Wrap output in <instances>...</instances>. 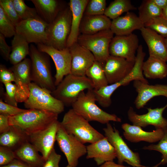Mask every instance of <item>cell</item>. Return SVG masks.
I'll return each mask as SVG.
<instances>
[{
  "label": "cell",
  "mask_w": 167,
  "mask_h": 167,
  "mask_svg": "<svg viewBox=\"0 0 167 167\" xmlns=\"http://www.w3.org/2000/svg\"><path fill=\"white\" fill-rule=\"evenodd\" d=\"M58 115L44 110L29 109L17 115L9 116V124L19 127L29 136L44 129L58 120Z\"/></svg>",
  "instance_id": "obj_1"
},
{
  "label": "cell",
  "mask_w": 167,
  "mask_h": 167,
  "mask_svg": "<svg viewBox=\"0 0 167 167\" xmlns=\"http://www.w3.org/2000/svg\"><path fill=\"white\" fill-rule=\"evenodd\" d=\"M93 89L82 92L71 105L72 109L88 122L96 121L103 124L110 121L121 122V119L115 114L108 113L96 104V100Z\"/></svg>",
  "instance_id": "obj_2"
},
{
  "label": "cell",
  "mask_w": 167,
  "mask_h": 167,
  "mask_svg": "<svg viewBox=\"0 0 167 167\" xmlns=\"http://www.w3.org/2000/svg\"><path fill=\"white\" fill-rule=\"evenodd\" d=\"M137 51L134 66L129 74L117 82L108 84L97 90L93 89L96 101L102 107L107 108L110 106L112 103L111 96L119 87L126 86L131 82L136 80L149 83L143 73L142 66L146 54L141 45L139 46Z\"/></svg>",
  "instance_id": "obj_3"
},
{
  "label": "cell",
  "mask_w": 167,
  "mask_h": 167,
  "mask_svg": "<svg viewBox=\"0 0 167 167\" xmlns=\"http://www.w3.org/2000/svg\"><path fill=\"white\" fill-rule=\"evenodd\" d=\"M60 124L67 133L84 144L93 143L105 137L72 109L65 113Z\"/></svg>",
  "instance_id": "obj_4"
},
{
  "label": "cell",
  "mask_w": 167,
  "mask_h": 167,
  "mask_svg": "<svg viewBox=\"0 0 167 167\" xmlns=\"http://www.w3.org/2000/svg\"><path fill=\"white\" fill-rule=\"evenodd\" d=\"M56 87L52 95L67 106H71L82 92L93 89L92 82L87 76L71 74L65 76Z\"/></svg>",
  "instance_id": "obj_5"
},
{
  "label": "cell",
  "mask_w": 167,
  "mask_h": 167,
  "mask_svg": "<svg viewBox=\"0 0 167 167\" xmlns=\"http://www.w3.org/2000/svg\"><path fill=\"white\" fill-rule=\"evenodd\" d=\"M29 47L32 81L41 88L53 91L56 86L48 56L33 45Z\"/></svg>",
  "instance_id": "obj_6"
},
{
  "label": "cell",
  "mask_w": 167,
  "mask_h": 167,
  "mask_svg": "<svg viewBox=\"0 0 167 167\" xmlns=\"http://www.w3.org/2000/svg\"><path fill=\"white\" fill-rule=\"evenodd\" d=\"M72 14L69 6L63 8L49 24L46 45L59 50L66 47L71 28Z\"/></svg>",
  "instance_id": "obj_7"
},
{
  "label": "cell",
  "mask_w": 167,
  "mask_h": 167,
  "mask_svg": "<svg viewBox=\"0 0 167 167\" xmlns=\"http://www.w3.org/2000/svg\"><path fill=\"white\" fill-rule=\"evenodd\" d=\"M29 88V96L24 103L26 108L44 110L58 114L64 111V105L52 95L51 91L33 82L30 84Z\"/></svg>",
  "instance_id": "obj_8"
},
{
  "label": "cell",
  "mask_w": 167,
  "mask_h": 167,
  "mask_svg": "<svg viewBox=\"0 0 167 167\" xmlns=\"http://www.w3.org/2000/svg\"><path fill=\"white\" fill-rule=\"evenodd\" d=\"M114 34L110 29L92 35H79L77 42L89 50L95 61L103 65L110 55L109 48Z\"/></svg>",
  "instance_id": "obj_9"
},
{
  "label": "cell",
  "mask_w": 167,
  "mask_h": 167,
  "mask_svg": "<svg viewBox=\"0 0 167 167\" xmlns=\"http://www.w3.org/2000/svg\"><path fill=\"white\" fill-rule=\"evenodd\" d=\"M105 136L114 148L118 164L124 162L134 167H142L138 153L132 151L120 135L119 131L109 123L103 129Z\"/></svg>",
  "instance_id": "obj_10"
},
{
  "label": "cell",
  "mask_w": 167,
  "mask_h": 167,
  "mask_svg": "<svg viewBox=\"0 0 167 167\" xmlns=\"http://www.w3.org/2000/svg\"><path fill=\"white\" fill-rule=\"evenodd\" d=\"M56 141L67 159L68 165L76 167L79 159L87 154V147L73 135L67 133L60 122L56 135Z\"/></svg>",
  "instance_id": "obj_11"
},
{
  "label": "cell",
  "mask_w": 167,
  "mask_h": 167,
  "mask_svg": "<svg viewBox=\"0 0 167 167\" xmlns=\"http://www.w3.org/2000/svg\"><path fill=\"white\" fill-rule=\"evenodd\" d=\"M49 25L40 17L22 20L15 26L16 32L29 44H46Z\"/></svg>",
  "instance_id": "obj_12"
},
{
  "label": "cell",
  "mask_w": 167,
  "mask_h": 167,
  "mask_svg": "<svg viewBox=\"0 0 167 167\" xmlns=\"http://www.w3.org/2000/svg\"><path fill=\"white\" fill-rule=\"evenodd\" d=\"M37 48L41 52L49 56L53 60L56 70L54 84L57 86L65 76L71 73L72 58L69 48L59 50L44 44H39Z\"/></svg>",
  "instance_id": "obj_13"
},
{
  "label": "cell",
  "mask_w": 167,
  "mask_h": 167,
  "mask_svg": "<svg viewBox=\"0 0 167 167\" xmlns=\"http://www.w3.org/2000/svg\"><path fill=\"white\" fill-rule=\"evenodd\" d=\"M31 66L30 59L25 58L10 68L15 76L16 98L18 103L25 102L29 96V85L32 81Z\"/></svg>",
  "instance_id": "obj_14"
},
{
  "label": "cell",
  "mask_w": 167,
  "mask_h": 167,
  "mask_svg": "<svg viewBox=\"0 0 167 167\" xmlns=\"http://www.w3.org/2000/svg\"><path fill=\"white\" fill-rule=\"evenodd\" d=\"M137 36L134 33L124 36H115L110 43V55L135 62V52L139 46Z\"/></svg>",
  "instance_id": "obj_15"
},
{
  "label": "cell",
  "mask_w": 167,
  "mask_h": 167,
  "mask_svg": "<svg viewBox=\"0 0 167 167\" xmlns=\"http://www.w3.org/2000/svg\"><path fill=\"white\" fill-rule=\"evenodd\" d=\"M167 108V103L164 107L152 109L147 108L145 114H137L134 109L130 107L127 112L128 119L133 125L145 127L149 125L154 126L157 129L164 130L167 128V119L163 117V113Z\"/></svg>",
  "instance_id": "obj_16"
},
{
  "label": "cell",
  "mask_w": 167,
  "mask_h": 167,
  "mask_svg": "<svg viewBox=\"0 0 167 167\" xmlns=\"http://www.w3.org/2000/svg\"><path fill=\"white\" fill-rule=\"evenodd\" d=\"M60 122L56 120L44 129L29 136V141L41 153L45 161L54 148Z\"/></svg>",
  "instance_id": "obj_17"
},
{
  "label": "cell",
  "mask_w": 167,
  "mask_h": 167,
  "mask_svg": "<svg viewBox=\"0 0 167 167\" xmlns=\"http://www.w3.org/2000/svg\"><path fill=\"white\" fill-rule=\"evenodd\" d=\"M135 62L123 58L110 55L103 65L109 84L117 82L129 74Z\"/></svg>",
  "instance_id": "obj_18"
},
{
  "label": "cell",
  "mask_w": 167,
  "mask_h": 167,
  "mask_svg": "<svg viewBox=\"0 0 167 167\" xmlns=\"http://www.w3.org/2000/svg\"><path fill=\"white\" fill-rule=\"evenodd\" d=\"M69 48L72 58L71 74L85 76L87 70L95 61L93 55L77 42Z\"/></svg>",
  "instance_id": "obj_19"
},
{
  "label": "cell",
  "mask_w": 167,
  "mask_h": 167,
  "mask_svg": "<svg viewBox=\"0 0 167 167\" xmlns=\"http://www.w3.org/2000/svg\"><path fill=\"white\" fill-rule=\"evenodd\" d=\"M133 86L137 95L134 101L137 109L143 108L148 101L153 97L159 96L167 98V85H149L139 80L133 81Z\"/></svg>",
  "instance_id": "obj_20"
},
{
  "label": "cell",
  "mask_w": 167,
  "mask_h": 167,
  "mask_svg": "<svg viewBox=\"0 0 167 167\" xmlns=\"http://www.w3.org/2000/svg\"><path fill=\"white\" fill-rule=\"evenodd\" d=\"M86 147V158L93 159L98 165L107 161H113L116 158L114 148L105 136Z\"/></svg>",
  "instance_id": "obj_21"
},
{
  "label": "cell",
  "mask_w": 167,
  "mask_h": 167,
  "mask_svg": "<svg viewBox=\"0 0 167 167\" xmlns=\"http://www.w3.org/2000/svg\"><path fill=\"white\" fill-rule=\"evenodd\" d=\"M140 30L148 46L149 56L167 62L165 38L154 31L144 27Z\"/></svg>",
  "instance_id": "obj_22"
},
{
  "label": "cell",
  "mask_w": 167,
  "mask_h": 167,
  "mask_svg": "<svg viewBox=\"0 0 167 167\" xmlns=\"http://www.w3.org/2000/svg\"><path fill=\"white\" fill-rule=\"evenodd\" d=\"M123 135L127 140L133 143L144 141L150 143L159 141L164 134V130L157 129L151 132L143 130L141 127L125 123L122 125Z\"/></svg>",
  "instance_id": "obj_23"
},
{
  "label": "cell",
  "mask_w": 167,
  "mask_h": 167,
  "mask_svg": "<svg viewBox=\"0 0 167 167\" xmlns=\"http://www.w3.org/2000/svg\"><path fill=\"white\" fill-rule=\"evenodd\" d=\"M144 27L135 13L128 12L124 16H120L111 21L110 29L116 36L129 35L135 30H139Z\"/></svg>",
  "instance_id": "obj_24"
},
{
  "label": "cell",
  "mask_w": 167,
  "mask_h": 167,
  "mask_svg": "<svg viewBox=\"0 0 167 167\" xmlns=\"http://www.w3.org/2000/svg\"><path fill=\"white\" fill-rule=\"evenodd\" d=\"M88 1L89 0L70 1L69 7L71 12L72 20L71 32L66 43L67 47L77 42L80 24Z\"/></svg>",
  "instance_id": "obj_25"
},
{
  "label": "cell",
  "mask_w": 167,
  "mask_h": 167,
  "mask_svg": "<svg viewBox=\"0 0 167 167\" xmlns=\"http://www.w3.org/2000/svg\"><path fill=\"white\" fill-rule=\"evenodd\" d=\"M111 21L105 15H84L80 27L79 33L92 35L110 29Z\"/></svg>",
  "instance_id": "obj_26"
},
{
  "label": "cell",
  "mask_w": 167,
  "mask_h": 167,
  "mask_svg": "<svg viewBox=\"0 0 167 167\" xmlns=\"http://www.w3.org/2000/svg\"><path fill=\"white\" fill-rule=\"evenodd\" d=\"M14 152L16 158L33 167H42L45 163L42 156L29 141L24 143Z\"/></svg>",
  "instance_id": "obj_27"
},
{
  "label": "cell",
  "mask_w": 167,
  "mask_h": 167,
  "mask_svg": "<svg viewBox=\"0 0 167 167\" xmlns=\"http://www.w3.org/2000/svg\"><path fill=\"white\" fill-rule=\"evenodd\" d=\"M29 141V136L19 127L10 126L0 135V145L14 151L24 143Z\"/></svg>",
  "instance_id": "obj_28"
},
{
  "label": "cell",
  "mask_w": 167,
  "mask_h": 167,
  "mask_svg": "<svg viewBox=\"0 0 167 167\" xmlns=\"http://www.w3.org/2000/svg\"><path fill=\"white\" fill-rule=\"evenodd\" d=\"M39 16L48 23H51L63 9L56 0H31Z\"/></svg>",
  "instance_id": "obj_29"
},
{
  "label": "cell",
  "mask_w": 167,
  "mask_h": 167,
  "mask_svg": "<svg viewBox=\"0 0 167 167\" xmlns=\"http://www.w3.org/2000/svg\"><path fill=\"white\" fill-rule=\"evenodd\" d=\"M144 76L149 79H163L167 76V64L161 60L149 56L142 66Z\"/></svg>",
  "instance_id": "obj_30"
},
{
  "label": "cell",
  "mask_w": 167,
  "mask_h": 167,
  "mask_svg": "<svg viewBox=\"0 0 167 167\" xmlns=\"http://www.w3.org/2000/svg\"><path fill=\"white\" fill-rule=\"evenodd\" d=\"M29 43L22 36L16 33L11 41V51L9 61L13 65L23 60L30 53Z\"/></svg>",
  "instance_id": "obj_31"
},
{
  "label": "cell",
  "mask_w": 167,
  "mask_h": 167,
  "mask_svg": "<svg viewBox=\"0 0 167 167\" xmlns=\"http://www.w3.org/2000/svg\"><path fill=\"white\" fill-rule=\"evenodd\" d=\"M86 76L92 82L94 90H98L109 84L103 65L96 61L87 70Z\"/></svg>",
  "instance_id": "obj_32"
},
{
  "label": "cell",
  "mask_w": 167,
  "mask_h": 167,
  "mask_svg": "<svg viewBox=\"0 0 167 167\" xmlns=\"http://www.w3.org/2000/svg\"><path fill=\"white\" fill-rule=\"evenodd\" d=\"M136 9L129 0H115L106 8L104 15L113 20L124 12Z\"/></svg>",
  "instance_id": "obj_33"
},
{
  "label": "cell",
  "mask_w": 167,
  "mask_h": 167,
  "mask_svg": "<svg viewBox=\"0 0 167 167\" xmlns=\"http://www.w3.org/2000/svg\"><path fill=\"white\" fill-rule=\"evenodd\" d=\"M138 10V17L144 25L154 18L161 16L162 10L155 5L151 0L143 1Z\"/></svg>",
  "instance_id": "obj_34"
},
{
  "label": "cell",
  "mask_w": 167,
  "mask_h": 167,
  "mask_svg": "<svg viewBox=\"0 0 167 167\" xmlns=\"http://www.w3.org/2000/svg\"><path fill=\"white\" fill-rule=\"evenodd\" d=\"M15 10L22 20L40 17L35 8L27 6L23 0H12Z\"/></svg>",
  "instance_id": "obj_35"
},
{
  "label": "cell",
  "mask_w": 167,
  "mask_h": 167,
  "mask_svg": "<svg viewBox=\"0 0 167 167\" xmlns=\"http://www.w3.org/2000/svg\"><path fill=\"white\" fill-rule=\"evenodd\" d=\"M0 32L5 37H11L16 34L15 27L0 6Z\"/></svg>",
  "instance_id": "obj_36"
},
{
  "label": "cell",
  "mask_w": 167,
  "mask_h": 167,
  "mask_svg": "<svg viewBox=\"0 0 167 167\" xmlns=\"http://www.w3.org/2000/svg\"><path fill=\"white\" fill-rule=\"evenodd\" d=\"M165 38H167V19L162 16L154 18L144 24Z\"/></svg>",
  "instance_id": "obj_37"
},
{
  "label": "cell",
  "mask_w": 167,
  "mask_h": 167,
  "mask_svg": "<svg viewBox=\"0 0 167 167\" xmlns=\"http://www.w3.org/2000/svg\"><path fill=\"white\" fill-rule=\"evenodd\" d=\"M105 0H90L87 5L84 14L88 15H104L106 9Z\"/></svg>",
  "instance_id": "obj_38"
},
{
  "label": "cell",
  "mask_w": 167,
  "mask_h": 167,
  "mask_svg": "<svg viewBox=\"0 0 167 167\" xmlns=\"http://www.w3.org/2000/svg\"><path fill=\"white\" fill-rule=\"evenodd\" d=\"M164 131V135L158 144H151L143 148V149L155 150L161 152L162 154V159L161 161L162 164L167 163V128Z\"/></svg>",
  "instance_id": "obj_39"
},
{
  "label": "cell",
  "mask_w": 167,
  "mask_h": 167,
  "mask_svg": "<svg viewBox=\"0 0 167 167\" xmlns=\"http://www.w3.org/2000/svg\"><path fill=\"white\" fill-rule=\"evenodd\" d=\"M0 6L15 27L22 20L15 10L12 0H0Z\"/></svg>",
  "instance_id": "obj_40"
},
{
  "label": "cell",
  "mask_w": 167,
  "mask_h": 167,
  "mask_svg": "<svg viewBox=\"0 0 167 167\" xmlns=\"http://www.w3.org/2000/svg\"><path fill=\"white\" fill-rule=\"evenodd\" d=\"M6 92L3 93L5 102L10 105L17 107L16 98V87L15 84L8 83L4 84Z\"/></svg>",
  "instance_id": "obj_41"
},
{
  "label": "cell",
  "mask_w": 167,
  "mask_h": 167,
  "mask_svg": "<svg viewBox=\"0 0 167 167\" xmlns=\"http://www.w3.org/2000/svg\"><path fill=\"white\" fill-rule=\"evenodd\" d=\"M28 109H23L15 106L3 102L0 100V114H5L9 116H13L24 112Z\"/></svg>",
  "instance_id": "obj_42"
},
{
  "label": "cell",
  "mask_w": 167,
  "mask_h": 167,
  "mask_svg": "<svg viewBox=\"0 0 167 167\" xmlns=\"http://www.w3.org/2000/svg\"><path fill=\"white\" fill-rule=\"evenodd\" d=\"M16 158L15 152L9 148L0 146V166L8 165Z\"/></svg>",
  "instance_id": "obj_43"
},
{
  "label": "cell",
  "mask_w": 167,
  "mask_h": 167,
  "mask_svg": "<svg viewBox=\"0 0 167 167\" xmlns=\"http://www.w3.org/2000/svg\"><path fill=\"white\" fill-rule=\"evenodd\" d=\"M0 80L4 84L12 83L15 80L14 75L12 71L2 64L0 66Z\"/></svg>",
  "instance_id": "obj_44"
},
{
  "label": "cell",
  "mask_w": 167,
  "mask_h": 167,
  "mask_svg": "<svg viewBox=\"0 0 167 167\" xmlns=\"http://www.w3.org/2000/svg\"><path fill=\"white\" fill-rule=\"evenodd\" d=\"M61 158V156L57 154L54 148L42 167H59V164Z\"/></svg>",
  "instance_id": "obj_45"
},
{
  "label": "cell",
  "mask_w": 167,
  "mask_h": 167,
  "mask_svg": "<svg viewBox=\"0 0 167 167\" xmlns=\"http://www.w3.org/2000/svg\"><path fill=\"white\" fill-rule=\"evenodd\" d=\"M11 51V47L8 45L5 40V37L0 33V52L3 58L6 61L9 60Z\"/></svg>",
  "instance_id": "obj_46"
},
{
  "label": "cell",
  "mask_w": 167,
  "mask_h": 167,
  "mask_svg": "<svg viewBox=\"0 0 167 167\" xmlns=\"http://www.w3.org/2000/svg\"><path fill=\"white\" fill-rule=\"evenodd\" d=\"M9 116L7 115L0 114V133L2 134L7 130L10 126L9 124Z\"/></svg>",
  "instance_id": "obj_47"
},
{
  "label": "cell",
  "mask_w": 167,
  "mask_h": 167,
  "mask_svg": "<svg viewBox=\"0 0 167 167\" xmlns=\"http://www.w3.org/2000/svg\"><path fill=\"white\" fill-rule=\"evenodd\" d=\"M0 167H33L23 161L16 158L7 165Z\"/></svg>",
  "instance_id": "obj_48"
},
{
  "label": "cell",
  "mask_w": 167,
  "mask_h": 167,
  "mask_svg": "<svg viewBox=\"0 0 167 167\" xmlns=\"http://www.w3.org/2000/svg\"><path fill=\"white\" fill-rule=\"evenodd\" d=\"M157 7L162 10L167 5V0H151Z\"/></svg>",
  "instance_id": "obj_49"
},
{
  "label": "cell",
  "mask_w": 167,
  "mask_h": 167,
  "mask_svg": "<svg viewBox=\"0 0 167 167\" xmlns=\"http://www.w3.org/2000/svg\"><path fill=\"white\" fill-rule=\"evenodd\" d=\"M99 167H130L126 166L119 164H117L113 161H107L105 162Z\"/></svg>",
  "instance_id": "obj_50"
},
{
  "label": "cell",
  "mask_w": 167,
  "mask_h": 167,
  "mask_svg": "<svg viewBox=\"0 0 167 167\" xmlns=\"http://www.w3.org/2000/svg\"><path fill=\"white\" fill-rule=\"evenodd\" d=\"M161 16L167 19V5L162 10Z\"/></svg>",
  "instance_id": "obj_51"
},
{
  "label": "cell",
  "mask_w": 167,
  "mask_h": 167,
  "mask_svg": "<svg viewBox=\"0 0 167 167\" xmlns=\"http://www.w3.org/2000/svg\"><path fill=\"white\" fill-rule=\"evenodd\" d=\"M160 164H161V162H160V163H159V164H157V165H156L154 166H153V167H158V166L160 165ZM144 167H145V166H144Z\"/></svg>",
  "instance_id": "obj_52"
},
{
  "label": "cell",
  "mask_w": 167,
  "mask_h": 167,
  "mask_svg": "<svg viewBox=\"0 0 167 167\" xmlns=\"http://www.w3.org/2000/svg\"><path fill=\"white\" fill-rule=\"evenodd\" d=\"M165 42L167 49V38H165Z\"/></svg>",
  "instance_id": "obj_53"
},
{
  "label": "cell",
  "mask_w": 167,
  "mask_h": 167,
  "mask_svg": "<svg viewBox=\"0 0 167 167\" xmlns=\"http://www.w3.org/2000/svg\"><path fill=\"white\" fill-rule=\"evenodd\" d=\"M66 167H73V166H71L69 165H68L66 166Z\"/></svg>",
  "instance_id": "obj_54"
}]
</instances>
